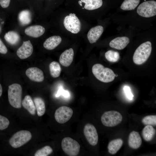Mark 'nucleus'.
<instances>
[{
    "label": "nucleus",
    "instance_id": "32",
    "mask_svg": "<svg viewBox=\"0 0 156 156\" xmlns=\"http://www.w3.org/2000/svg\"><path fill=\"white\" fill-rule=\"evenodd\" d=\"M124 90L128 99L129 100H132L133 97V95L131 92L130 87L128 86H125Z\"/></svg>",
    "mask_w": 156,
    "mask_h": 156
},
{
    "label": "nucleus",
    "instance_id": "36",
    "mask_svg": "<svg viewBox=\"0 0 156 156\" xmlns=\"http://www.w3.org/2000/svg\"><path fill=\"white\" fill-rule=\"evenodd\" d=\"M78 3H79V5H80V6H82V4H81L82 2H81V1H79V2H78Z\"/></svg>",
    "mask_w": 156,
    "mask_h": 156
},
{
    "label": "nucleus",
    "instance_id": "3",
    "mask_svg": "<svg viewBox=\"0 0 156 156\" xmlns=\"http://www.w3.org/2000/svg\"><path fill=\"white\" fill-rule=\"evenodd\" d=\"M22 88L21 85L14 83L8 86V97L9 102L13 107L20 108L22 105Z\"/></svg>",
    "mask_w": 156,
    "mask_h": 156
},
{
    "label": "nucleus",
    "instance_id": "22",
    "mask_svg": "<svg viewBox=\"0 0 156 156\" xmlns=\"http://www.w3.org/2000/svg\"><path fill=\"white\" fill-rule=\"evenodd\" d=\"M85 3L84 8L91 10L97 9L101 7L103 4L102 0H81Z\"/></svg>",
    "mask_w": 156,
    "mask_h": 156
},
{
    "label": "nucleus",
    "instance_id": "31",
    "mask_svg": "<svg viewBox=\"0 0 156 156\" xmlns=\"http://www.w3.org/2000/svg\"><path fill=\"white\" fill-rule=\"evenodd\" d=\"M10 122L6 117L0 115V130H3L8 127Z\"/></svg>",
    "mask_w": 156,
    "mask_h": 156
},
{
    "label": "nucleus",
    "instance_id": "1",
    "mask_svg": "<svg viewBox=\"0 0 156 156\" xmlns=\"http://www.w3.org/2000/svg\"><path fill=\"white\" fill-rule=\"evenodd\" d=\"M93 74L98 80L104 83L113 81L116 75L111 69L100 64H94L92 68Z\"/></svg>",
    "mask_w": 156,
    "mask_h": 156
},
{
    "label": "nucleus",
    "instance_id": "17",
    "mask_svg": "<svg viewBox=\"0 0 156 156\" xmlns=\"http://www.w3.org/2000/svg\"><path fill=\"white\" fill-rule=\"evenodd\" d=\"M142 142L141 136L138 132L133 131L130 133L128 139V144L131 148L138 149L141 145Z\"/></svg>",
    "mask_w": 156,
    "mask_h": 156
},
{
    "label": "nucleus",
    "instance_id": "8",
    "mask_svg": "<svg viewBox=\"0 0 156 156\" xmlns=\"http://www.w3.org/2000/svg\"><path fill=\"white\" fill-rule=\"evenodd\" d=\"M63 23L65 28L73 34H77L81 29V22L75 13H70L64 18Z\"/></svg>",
    "mask_w": 156,
    "mask_h": 156
},
{
    "label": "nucleus",
    "instance_id": "18",
    "mask_svg": "<svg viewBox=\"0 0 156 156\" xmlns=\"http://www.w3.org/2000/svg\"><path fill=\"white\" fill-rule=\"evenodd\" d=\"M61 38L59 36H53L47 38L43 45L45 49L51 50L54 49L61 42Z\"/></svg>",
    "mask_w": 156,
    "mask_h": 156
},
{
    "label": "nucleus",
    "instance_id": "5",
    "mask_svg": "<svg viewBox=\"0 0 156 156\" xmlns=\"http://www.w3.org/2000/svg\"><path fill=\"white\" fill-rule=\"evenodd\" d=\"M122 119L120 113L114 110L105 112L101 118L103 125L108 127H113L118 125L122 122Z\"/></svg>",
    "mask_w": 156,
    "mask_h": 156
},
{
    "label": "nucleus",
    "instance_id": "29",
    "mask_svg": "<svg viewBox=\"0 0 156 156\" xmlns=\"http://www.w3.org/2000/svg\"><path fill=\"white\" fill-rule=\"evenodd\" d=\"M53 149L49 146H46L37 151L34 154L35 156H47L51 154Z\"/></svg>",
    "mask_w": 156,
    "mask_h": 156
},
{
    "label": "nucleus",
    "instance_id": "16",
    "mask_svg": "<svg viewBox=\"0 0 156 156\" xmlns=\"http://www.w3.org/2000/svg\"><path fill=\"white\" fill-rule=\"evenodd\" d=\"M45 31V28L43 26L38 25L29 26L25 30V32L26 35L34 38L40 36L44 34Z\"/></svg>",
    "mask_w": 156,
    "mask_h": 156
},
{
    "label": "nucleus",
    "instance_id": "34",
    "mask_svg": "<svg viewBox=\"0 0 156 156\" xmlns=\"http://www.w3.org/2000/svg\"><path fill=\"white\" fill-rule=\"evenodd\" d=\"M10 0H0V5L3 8H7L9 5Z\"/></svg>",
    "mask_w": 156,
    "mask_h": 156
},
{
    "label": "nucleus",
    "instance_id": "23",
    "mask_svg": "<svg viewBox=\"0 0 156 156\" xmlns=\"http://www.w3.org/2000/svg\"><path fill=\"white\" fill-rule=\"evenodd\" d=\"M4 38L7 42L12 45L17 44L20 40V36L18 34L14 31H10L6 33Z\"/></svg>",
    "mask_w": 156,
    "mask_h": 156
},
{
    "label": "nucleus",
    "instance_id": "15",
    "mask_svg": "<svg viewBox=\"0 0 156 156\" xmlns=\"http://www.w3.org/2000/svg\"><path fill=\"white\" fill-rule=\"evenodd\" d=\"M129 38L126 36L117 37L111 40L109 43L112 48L118 50L125 48L129 43Z\"/></svg>",
    "mask_w": 156,
    "mask_h": 156
},
{
    "label": "nucleus",
    "instance_id": "2",
    "mask_svg": "<svg viewBox=\"0 0 156 156\" xmlns=\"http://www.w3.org/2000/svg\"><path fill=\"white\" fill-rule=\"evenodd\" d=\"M152 50L151 43L150 41H147L140 44L136 49L133 54V62L138 65L144 63L150 56Z\"/></svg>",
    "mask_w": 156,
    "mask_h": 156
},
{
    "label": "nucleus",
    "instance_id": "20",
    "mask_svg": "<svg viewBox=\"0 0 156 156\" xmlns=\"http://www.w3.org/2000/svg\"><path fill=\"white\" fill-rule=\"evenodd\" d=\"M123 140L120 138H117L110 141L108 145V152L112 154H115L122 145Z\"/></svg>",
    "mask_w": 156,
    "mask_h": 156
},
{
    "label": "nucleus",
    "instance_id": "27",
    "mask_svg": "<svg viewBox=\"0 0 156 156\" xmlns=\"http://www.w3.org/2000/svg\"><path fill=\"white\" fill-rule=\"evenodd\" d=\"M140 0H125L120 8L124 10H134L139 4Z\"/></svg>",
    "mask_w": 156,
    "mask_h": 156
},
{
    "label": "nucleus",
    "instance_id": "25",
    "mask_svg": "<svg viewBox=\"0 0 156 156\" xmlns=\"http://www.w3.org/2000/svg\"><path fill=\"white\" fill-rule=\"evenodd\" d=\"M34 101L38 116H42L44 114L46 110L44 101L40 97L35 98Z\"/></svg>",
    "mask_w": 156,
    "mask_h": 156
},
{
    "label": "nucleus",
    "instance_id": "11",
    "mask_svg": "<svg viewBox=\"0 0 156 156\" xmlns=\"http://www.w3.org/2000/svg\"><path fill=\"white\" fill-rule=\"evenodd\" d=\"M33 50V46L30 41L23 42L22 45L18 49L17 56L21 59H26L31 55Z\"/></svg>",
    "mask_w": 156,
    "mask_h": 156
},
{
    "label": "nucleus",
    "instance_id": "33",
    "mask_svg": "<svg viewBox=\"0 0 156 156\" xmlns=\"http://www.w3.org/2000/svg\"><path fill=\"white\" fill-rule=\"evenodd\" d=\"M8 49L3 43L0 39V53L3 54L7 53Z\"/></svg>",
    "mask_w": 156,
    "mask_h": 156
},
{
    "label": "nucleus",
    "instance_id": "30",
    "mask_svg": "<svg viewBox=\"0 0 156 156\" xmlns=\"http://www.w3.org/2000/svg\"><path fill=\"white\" fill-rule=\"evenodd\" d=\"M142 122L145 125L155 126L156 125V116L151 115L146 116L142 120Z\"/></svg>",
    "mask_w": 156,
    "mask_h": 156
},
{
    "label": "nucleus",
    "instance_id": "13",
    "mask_svg": "<svg viewBox=\"0 0 156 156\" xmlns=\"http://www.w3.org/2000/svg\"><path fill=\"white\" fill-rule=\"evenodd\" d=\"M74 55L73 50L72 48L66 50L60 55L59 61L63 66H69L73 61Z\"/></svg>",
    "mask_w": 156,
    "mask_h": 156
},
{
    "label": "nucleus",
    "instance_id": "6",
    "mask_svg": "<svg viewBox=\"0 0 156 156\" xmlns=\"http://www.w3.org/2000/svg\"><path fill=\"white\" fill-rule=\"evenodd\" d=\"M61 146L64 152L70 156L77 155L80 148L79 144L77 141L69 137H65L62 139Z\"/></svg>",
    "mask_w": 156,
    "mask_h": 156
},
{
    "label": "nucleus",
    "instance_id": "19",
    "mask_svg": "<svg viewBox=\"0 0 156 156\" xmlns=\"http://www.w3.org/2000/svg\"><path fill=\"white\" fill-rule=\"evenodd\" d=\"M22 104L23 107L31 114H35L36 110L35 106L30 96L27 95L25 96L22 101Z\"/></svg>",
    "mask_w": 156,
    "mask_h": 156
},
{
    "label": "nucleus",
    "instance_id": "38",
    "mask_svg": "<svg viewBox=\"0 0 156 156\" xmlns=\"http://www.w3.org/2000/svg\"><path fill=\"white\" fill-rule=\"evenodd\" d=\"M83 9H84V8H82Z\"/></svg>",
    "mask_w": 156,
    "mask_h": 156
},
{
    "label": "nucleus",
    "instance_id": "10",
    "mask_svg": "<svg viewBox=\"0 0 156 156\" xmlns=\"http://www.w3.org/2000/svg\"><path fill=\"white\" fill-rule=\"evenodd\" d=\"M83 133L89 143L91 145H96L98 140V136L95 127L90 123H87L84 126Z\"/></svg>",
    "mask_w": 156,
    "mask_h": 156
},
{
    "label": "nucleus",
    "instance_id": "35",
    "mask_svg": "<svg viewBox=\"0 0 156 156\" xmlns=\"http://www.w3.org/2000/svg\"><path fill=\"white\" fill-rule=\"evenodd\" d=\"M2 91H3V90H2V87L1 84L0 83V97L2 95Z\"/></svg>",
    "mask_w": 156,
    "mask_h": 156
},
{
    "label": "nucleus",
    "instance_id": "28",
    "mask_svg": "<svg viewBox=\"0 0 156 156\" xmlns=\"http://www.w3.org/2000/svg\"><path fill=\"white\" fill-rule=\"evenodd\" d=\"M105 56L108 61L112 62H117L120 58V54L118 52L112 50L107 51L105 53Z\"/></svg>",
    "mask_w": 156,
    "mask_h": 156
},
{
    "label": "nucleus",
    "instance_id": "4",
    "mask_svg": "<svg viewBox=\"0 0 156 156\" xmlns=\"http://www.w3.org/2000/svg\"><path fill=\"white\" fill-rule=\"evenodd\" d=\"M31 137L32 135L30 131L22 130L14 133L10 139L9 143L12 147L18 148L29 142Z\"/></svg>",
    "mask_w": 156,
    "mask_h": 156
},
{
    "label": "nucleus",
    "instance_id": "21",
    "mask_svg": "<svg viewBox=\"0 0 156 156\" xmlns=\"http://www.w3.org/2000/svg\"><path fill=\"white\" fill-rule=\"evenodd\" d=\"M156 130L152 126L147 125L143 129L142 134L144 140L149 142L153 139Z\"/></svg>",
    "mask_w": 156,
    "mask_h": 156
},
{
    "label": "nucleus",
    "instance_id": "12",
    "mask_svg": "<svg viewBox=\"0 0 156 156\" xmlns=\"http://www.w3.org/2000/svg\"><path fill=\"white\" fill-rule=\"evenodd\" d=\"M25 73L27 76L31 81L37 82L42 81L44 78L43 71L36 67H32L28 68Z\"/></svg>",
    "mask_w": 156,
    "mask_h": 156
},
{
    "label": "nucleus",
    "instance_id": "26",
    "mask_svg": "<svg viewBox=\"0 0 156 156\" xmlns=\"http://www.w3.org/2000/svg\"><path fill=\"white\" fill-rule=\"evenodd\" d=\"M50 74L53 77L57 78L60 75L61 68L59 64L56 61H53L49 65Z\"/></svg>",
    "mask_w": 156,
    "mask_h": 156
},
{
    "label": "nucleus",
    "instance_id": "7",
    "mask_svg": "<svg viewBox=\"0 0 156 156\" xmlns=\"http://www.w3.org/2000/svg\"><path fill=\"white\" fill-rule=\"evenodd\" d=\"M137 12L140 16L148 18L156 15V1L154 0L145 1L138 6Z\"/></svg>",
    "mask_w": 156,
    "mask_h": 156
},
{
    "label": "nucleus",
    "instance_id": "14",
    "mask_svg": "<svg viewBox=\"0 0 156 156\" xmlns=\"http://www.w3.org/2000/svg\"><path fill=\"white\" fill-rule=\"evenodd\" d=\"M103 27L98 25L91 28L87 34V38L89 42L92 44L97 41L103 31Z\"/></svg>",
    "mask_w": 156,
    "mask_h": 156
},
{
    "label": "nucleus",
    "instance_id": "9",
    "mask_svg": "<svg viewBox=\"0 0 156 156\" xmlns=\"http://www.w3.org/2000/svg\"><path fill=\"white\" fill-rule=\"evenodd\" d=\"M73 113V110L70 107L66 106H62L56 110L55 118L58 123H64L70 119Z\"/></svg>",
    "mask_w": 156,
    "mask_h": 156
},
{
    "label": "nucleus",
    "instance_id": "24",
    "mask_svg": "<svg viewBox=\"0 0 156 156\" xmlns=\"http://www.w3.org/2000/svg\"><path fill=\"white\" fill-rule=\"evenodd\" d=\"M18 19L20 23L22 25H25L29 24L31 21L30 12L27 10L21 11L18 15Z\"/></svg>",
    "mask_w": 156,
    "mask_h": 156
},
{
    "label": "nucleus",
    "instance_id": "37",
    "mask_svg": "<svg viewBox=\"0 0 156 156\" xmlns=\"http://www.w3.org/2000/svg\"><path fill=\"white\" fill-rule=\"evenodd\" d=\"M1 26H0V33L1 31Z\"/></svg>",
    "mask_w": 156,
    "mask_h": 156
}]
</instances>
